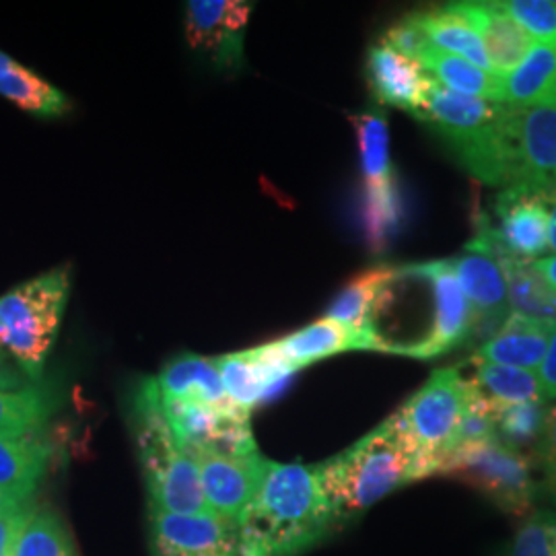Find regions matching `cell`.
Here are the masks:
<instances>
[{"label": "cell", "mask_w": 556, "mask_h": 556, "mask_svg": "<svg viewBox=\"0 0 556 556\" xmlns=\"http://www.w3.org/2000/svg\"><path fill=\"white\" fill-rule=\"evenodd\" d=\"M536 445L546 489L556 495V404L546 410L544 427Z\"/></svg>", "instance_id": "8d00e7d4"}, {"label": "cell", "mask_w": 556, "mask_h": 556, "mask_svg": "<svg viewBox=\"0 0 556 556\" xmlns=\"http://www.w3.org/2000/svg\"><path fill=\"white\" fill-rule=\"evenodd\" d=\"M349 119L357 132L363 186H383L394 181L396 174L390 157V126L381 108L349 114Z\"/></svg>", "instance_id": "83f0119b"}, {"label": "cell", "mask_w": 556, "mask_h": 556, "mask_svg": "<svg viewBox=\"0 0 556 556\" xmlns=\"http://www.w3.org/2000/svg\"><path fill=\"white\" fill-rule=\"evenodd\" d=\"M556 324L509 314L497 334L478 349L475 357L509 365L528 371H538L546 357Z\"/></svg>", "instance_id": "e0dca14e"}, {"label": "cell", "mask_w": 556, "mask_h": 556, "mask_svg": "<svg viewBox=\"0 0 556 556\" xmlns=\"http://www.w3.org/2000/svg\"><path fill=\"white\" fill-rule=\"evenodd\" d=\"M390 273L392 268L379 266L351 278L344 285V289L338 293L337 299L330 303L326 318L334 319L338 324H344L357 330L361 334L369 337L374 344V338L369 334V318L386 280L390 278ZM374 351H376V344H374Z\"/></svg>", "instance_id": "f1b7e54d"}, {"label": "cell", "mask_w": 556, "mask_h": 556, "mask_svg": "<svg viewBox=\"0 0 556 556\" xmlns=\"http://www.w3.org/2000/svg\"><path fill=\"white\" fill-rule=\"evenodd\" d=\"M338 523L316 466L266 459L258 493L239 517V556H303Z\"/></svg>", "instance_id": "6da1fadb"}, {"label": "cell", "mask_w": 556, "mask_h": 556, "mask_svg": "<svg viewBox=\"0 0 556 556\" xmlns=\"http://www.w3.org/2000/svg\"><path fill=\"white\" fill-rule=\"evenodd\" d=\"M163 406L184 452L204 450L220 456H248L258 452L248 410H225L174 397H163Z\"/></svg>", "instance_id": "9c48e42d"}, {"label": "cell", "mask_w": 556, "mask_h": 556, "mask_svg": "<svg viewBox=\"0 0 556 556\" xmlns=\"http://www.w3.org/2000/svg\"><path fill=\"white\" fill-rule=\"evenodd\" d=\"M406 217V204L397 179L383 186H363L361 192V225L371 252L381 254L396 238Z\"/></svg>", "instance_id": "4316f807"}, {"label": "cell", "mask_w": 556, "mask_h": 556, "mask_svg": "<svg viewBox=\"0 0 556 556\" xmlns=\"http://www.w3.org/2000/svg\"><path fill=\"white\" fill-rule=\"evenodd\" d=\"M379 41H383L392 50L413 60H418V56L431 46V41L420 25L418 11L408 13L402 20L396 21L394 25H390Z\"/></svg>", "instance_id": "d590c367"}, {"label": "cell", "mask_w": 556, "mask_h": 556, "mask_svg": "<svg viewBox=\"0 0 556 556\" xmlns=\"http://www.w3.org/2000/svg\"><path fill=\"white\" fill-rule=\"evenodd\" d=\"M457 11L475 27L484 52L491 62L493 75L509 77L532 50L534 40L519 27L501 2H456Z\"/></svg>", "instance_id": "2e32d148"}, {"label": "cell", "mask_w": 556, "mask_h": 556, "mask_svg": "<svg viewBox=\"0 0 556 556\" xmlns=\"http://www.w3.org/2000/svg\"><path fill=\"white\" fill-rule=\"evenodd\" d=\"M71 293L68 268L31 278L0 298V353L29 379H40Z\"/></svg>", "instance_id": "277c9868"}, {"label": "cell", "mask_w": 556, "mask_h": 556, "mask_svg": "<svg viewBox=\"0 0 556 556\" xmlns=\"http://www.w3.org/2000/svg\"><path fill=\"white\" fill-rule=\"evenodd\" d=\"M418 17L427 38L435 48L468 60L486 73H493L482 41L475 27L457 11L456 2L431 11H418Z\"/></svg>", "instance_id": "d4e9b609"}, {"label": "cell", "mask_w": 556, "mask_h": 556, "mask_svg": "<svg viewBox=\"0 0 556 556\" xmlns=\"http://www.w3.org/2000/svg\"><path fill=\"white\" fill-rule=\"evenodd\" d=\"M252 4L243 0H190L186 4V40L223 71L243 66V38Z\"/></svg>", "instance_id": "8fae6325"}, {"label": "cell", "mask_w": 556, "mask_h": 556, "mask_svg": "<svg viewBox=\"0 0 556 556\" xmlns=\"http://www.w3.org/2000/svg\"><path fill=\"white\" fill-rule=\"evenodd\" d=\"M54 410L48 390L36 386L0 388V435L25 438L38 435Z\"/></svg>", "instance_id": "4dcf8cb0"}, {"label": "cell", "mask_w": 556, "mask_h": 556, "mask_svg": "<svg viewBox=\"0 0 556 556\" xmlns=\"http://www.w3.org/2000/svg\"><path fill=\"white\" fill-rule=\"evenodd\" d=\"M21 379L7 367V363H4V358H2V353H0V388H17L20 386Z\"/></svg>", "instance_id": "7bdbcfd3"}, {"label": "cell", "mask_w": 556, "mask_h": 556, "mask_svg": "<svg viewBox=\"0 0 556 556\" xmlns=\"http://www.w3.org/2000/svg\"><path fill=\"white\" fill-rule=\"evenodd\" d=\"M31 514L34 507H25L15 514L0 517V556H13L21 530Z\"/></svg>", "instance_id": "74e56055"}, {"label": "cell", "mask_w": 556, "mask_h": 556, "mask_svg": "<svg viewBox=\"0 0 556 556\" xmlns=\"http://www.w3.org/2000/svg\"><path fill=\"white\" fill-rule=\"evenodd\" d=\"M0 96L15 103L20 110L40 116L60 118L71 112V100L54 87L41 79L38 73L25 68L21 62L11 59L0 50Z\"/></svg>", "instance_id": "44dd1931"}, {"label": "cell", "mask_w": 556, "mask_h": 556, "mask_svg": "<svg viewBox=\"0 0 556 556\" xmlns=\"http://www.w3.org/2000/svg\"><path fill=\"white\" fill-rule=\"evenodd\" d=\"M532 264H534V268H536L538 273L546 278L556 289V256L538 260V262H532Z\"/></svg>", "instance_id": "b9f144b4"}, {"label": "cell", "mask_w": 556, "mask_h": 556, "mask_svg": "<svg viewBox=\"0 0 556 556\" xmlns=\"http://www.w3.org/2000/svg\"><path fill=\"white\" fill-rule=\"evenodd\" d=\"M50 447L38 435H0V489L31 501L48 470Z\"/></svg>", "instance_id": "603a6c76"}, {"label": "cell", "mask_w": 556, "mask_h": 556, "mask_svg": "<svg viewBox=\"0 0 556 556\" xmlns=\"http://www.w3.org/2000/svg\"><path fill=\"white\" fill-rule=\"evenodd\" d=\"M498 160L503 188L556 184V108L505 105Z\"/></svg>", "instance_id": "8992f818"}, {"label": "cell", "mask_w": 556, "mask_h": 556, "mask_svg": "<svg viewBox=\"0 0 556 556\" xmlns=\"http://www.w3.org/2000/svg\"><path fill=\"white\" fill-rule=\"evenodd\" d=\"M503 103L514 108H556V46L534 41L523 62L503 79Z\"/></svg>", "instance_id": "7402d4cb"}, {"label": "cell", "mask_w": 556, "mask_h": 556, "mask_svg": "<svg viewBox=\"0 0 556 556\" xmlns=\"http://www.w3.org/2000/svg\"><path fill=\"white\" fill-rule=\"evenodd\" d=\"M498 239L521 262H538L551 252V215L546 186L503 188L495 199Z\"/></svg>", "instance_id": "4fadbf2b"}, {"label": "cell", "mask_w": 556, "mask_h": 556, "mask_svg": "<svg viewBox=\"0 0 556 556\" xmlns=\"http://www.w3.org/2000/svg\"><path fill=\"white\" fill-rule=\"evenodd\" d=\"M472 365H475V374L470 379L495 406L546 400L536 371L497 365L478 357L472 358Z\"/></svg>", "instance_id": "f546056e"}, {"label": "cell", "mask_w": 556, "mask_h": 556, "mask_svg": "<svg viewBox=\"0 0 556 556\" xmlns=\"http://www.w3.org/2000/svg\"><path fill=\"white\" fill-rule=\"evenodd\" d=\"M365 73L379 108H397L413 116L425 105L433 83L418 60L400 54L383 41L369 48Z\"/></svg>", "instance_id": "9a60e30c"}, {"label": "cell", "mask_w": 556, "mask_h": 556, "mask_svg": "<svg viewBox=\"0 0 556 556\" xmlns=\"http://www.w3.org/2000/svg\"><path fill=\"white\" fill-rule=\"evenodd\" d=\"M546 204L551 215V252L556 256V184L546 186Z\"/></svg>", "instance_id": "60d3db41"}, {"label": "cell", "mask_w": 556, "mask_h": 556, "mask_svg": "<svg viewBox=\"0 0 556 556\" xmlns=\"http://www.w3.org/2000/svg\"><path fill=\"white\" fill-rule=\"evenodd\" d=\"M438 295V328L425 358L439 357L470 340L472 312L457 280L452 260L427 262Z\"/></svg>", "instance_id": "ffe728a7"}, {"label": "cell", "mask_w": 556, "mask_h": 556, "mask_svg": "<svg viewBox=\"0 0 556 556\" xmlns=\"http://www.w3.org/2000/svg\"><path fill=\"white\" fill-rule=\"evenodd\" d=\"M13 556H77V551L54 511L34 509L21 530Z\"/></svg>", "instance_id": "1f68e13d"}, {"label": "cell", "mask_w": 556, "mask_h": 556, "mask_svg": "<svg viewBox=\"0 0 556 556\" xmlns=\"http://www.w3.org/2000/svg\"><path fill=\"white\" fill-rule=\"evenodd\" d=\"M468 400V379L456 367L439 369L396 413L404 433L425 457L433 475L447 456Z\"/></svg>", "instance_id": "52a82bcc"}, {"label": "cell", "mask_w": 556, "mask_h": 556, "mask_svg": "<svg viewBox=\"0 0 556 556\" xmlns=\"http://www.w3.org/2000/svg\"><path fill=\"white\" fill-rule=\"evenodd\" d=\"M186 454L199 468L202 493L211 514L238 523L245 507L258 493L266 457L260 456V452L248 456H220L204 450H190Z\"/></svg>", "instance_id": "7c38bea8"}, {"label": "cell", "mask_w": 556, "mask_h": 556, "mask_svg": "<svg viewBox=\"0 0 556 556\" xmlns=\"http://www.w3.org/2000/svg\"><path fill=\"white\" fill-rule=\"evenodd\" d=\"M505 103L459 96L431 83L425 105L415 114L445 142L454 160L470 174L497 130Z\"/></svg>", "instance_id": "ba28073f"}, {"label": "cell", "mask_w": 556, "mask_h": 556, "mask_svg": "<svg viewBox=\"0 0 556 556\" xmlns=\"http://www.w3.org/2000/svg\"><path fill=\"white\" fill-rule=\"evenodd\" d=\"M507 556H556V514L536 511L528 517L517 528Z\"/></svg>", "instance_id": "e575fe53"}, {"label": "cell", "mask_w": 556, "mask_h": 556, "mask_svg": "<svg viewBox=\"0 0 556 556\" xmlns=\"http://www.w3.org/2000/svg\"><path fill=\"white\" fill-rule=\"evenodd\" d=\"M316 472L338 521L344 523L397 489L431 477L433 468L394 415L349 450L318 464Z\"/></svg>", "instance_id": "7a4b0ae2"}, {"label": "cell", "mask_w": 556, "mask_h": 556, "mask_svg": "<svg viewBox=\"0 0 556 556\" xmlns=\"http://www.w3.org/2000/svg\"><path fill=\"white\" fill-rule=\"evenodd\" d=\"M151 556H239L238 523L215 514L179 516L149 505Z\"/></svg>", "instance_id": "30bf717a"}, {"label": "cell", "mask_w": 556, "mask_h": 556, "mask_svg": "<svg viewBox=\"0 0 556 556\" xmlns=\"http://www.w3.org/2000/svg\"><path fill=\"white\" fill-rule=\"evenodd\" d=\"M438 475L464 480L509 516L530 514L536 495L530 462L497 435L457 447L441 459Z\"/></svg>", "instance_id": "5b68a950"}, {"label": "cell", "mask_w": 556, "mask_h": 556, "mask_svg": "<svg viewBox=\"0 0 556 556\" xmlns=\"http://www.w3.org/2000/svg\"><path fill=\"white\" fill-rule=\"evenodd\" d=\"M418 64L431 79L454 93L503 103V79L468 60L439 50L433 43L418 56Z\"/></svg>", "instance_id": "cb8c5ba5"}, {"label": "cell", "mask_w": 556, "mask_h": 556, "mask_svg": "<svg viewBox=\"0 0 556 556\" xmlns=\"http://www.w3.org/2000/svg\"><path fill=\"white\" fill-rule=\"evenodd\" d=\"M128 406L149 505L179 516L208 514L199 468L172 431L157 379H142L135 386Z\"/></svg>", "instance_id": "3957f363"}, {"label": "cell", "mask_w": 556, "mask_h": 556, "mask_svg": "<svg viewBox=\"0 0 556 556\" xmlns=\"http://www.w3.org/2000/svg\"><path fill=\"white\" fill-rule=\"evenodd\" d=\"M157 386L163 397L199 402L225 410L239 408L225 392L215 358L200 357L192 353L178 355L163 365Z\"/></svg>", "instance_id": "d6986e66"}, {"label": "cell", "mask_w": 556, "mask_h": 556, "mask_svg": "<svg viewBox=\"0 0 556 556\" xmlns=\"http://www.w3.org/2000/svg\"><path fill=\"white\" fill-rule=\"evenodd\" d=\"M536 374L546 397H555L556 400V326L553 330V337H551L546 357L542 361Z\"/></svg>", "instance_id": "f35d334b"}, {"label": "cell", "mask_w": 556, "mask_h": 556, "mask_svg": "<svg viewBox=\"0 0 556 556\" xmlns=\"http://www.w3.org/2000/svg\"><path fill=\"white\" fill-rule=\"evenodd\" d=\"M495 406V404H493ZM546 406L542 402H517V404H501L495 406V431L497 438L519 450L521 445L538 443L544 418H546Z\"/></svg>", "instance_id": "d6a6232c"}, {"label": "cell", "mask_w": 556, "mask_h": 556, "mask_svg": "<svg viewBox=\"0 0 556 556\" xmlns=\"http://www.w3.org/2000/svg\"><path fill=\"white\" fill-rule=\"evenodd\" d=\"M501 7L519 27L540 43L556 46V2L553 0H505Z\"/></svg>", "instance_id": "836d02e7"}, {"label": "cell", "mask_w": 556, "mask_h": 556, "mask_svg": "<svg viewBox=\"0 0 556 556\" xmlns=\"http://www.w3.org/2000/svg\"><path fill=\"white\" fill-rule=\"evenodd\" d=\"M25 507H31V501H23V498L15 497V495L0 489V517L15 514V511L25 509Z\"/></svg>", "instance_id": "ab89813d"}, {"label": "cell", "mask_w": 556, "mask_h": 556, "mask_svg": "<svg viewBox=\"0 0 556 556\" xmlns=\"http://www.w3.org/2000/svg\"><path fill=\"white\" fill-rule=\"evenodd\" d=\"M507 282L509 309L526 318L556 324V289L538 273L532 262L498 260Z\"/></svg>", "instance_id": "484cf974"}, {"label": "cell", "mask_w": 556, "mask_h": 556, "mask_svg": "<svg viewBox=\"0 0 556 556\" xmlns=\"http://www.w3.org/2000/svg\"><path fill=\"white\" fill-rule=\"evenodd\" d=\"M459 287L472 312L470 340L495 337L503 321L511 314L507 301V282L495 256L466 248L462 256L452 260Z\"/></svg>", "instance_id": "5bb4252c"}, {"label": "cell", "mask_w": 556, "mask_h": 556, "mask_svg": "<svg viewBox=\"0 0 556 556\" xmlns=\"http://www.w3.org/2000/svg\"><path fill=\"white\" fill-rule=\"evenodd\" d=\"M273 342L278 353L295 371L312 363H318L321 358L334 357L338 353L374 351L369 337L330 318L314 321L298 332Z\"/></svg>", "instance_id": "ac0fdd59"}]
</instances>
